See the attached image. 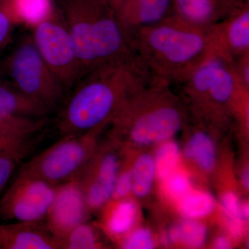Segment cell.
Listing matches in <instances>:
<instances>
[{
    "label": "cell",
    "mask_w": 249,
    "mask_h": 249,
    "mask_svg": "<svg viewBox=\"0 0 249 249\" xmlns=\"http://www.w3.org/2000/svg\"><path fill=\"white\" fill-rule=\"evenodd\" d=\"M151 79L136 54L88 72L76 83L62 109L59 132L62 137L83 133L107 124Z\"/></svg>",
    "instance_id": "1"
},
{
    "label": "cell",
    "mask_w": 249,
    "mask_h": 249,
    "mask_svg": "<svg viewBox=\"0 0 249 249\" xmlns=\"http://www.w3.org/2000/svg\"><path fill=\"white\" fill-rule=\"evenodd\" d=\"M131 47L152 78L170 85L182 84L210 57L222 53L213 26L197 27L175 15L139 30Z\"/></svg>",
    "instance_id": "2"
},
{
    "label": "cell",
    "mask_w": 249,
    "mask_h": 249,
    "mask_svg": "<svg viewBox=\"0 0 249 249\" xmlns=\"http://www.w3.org/2000/svg\"><path fill=\"white\" fill-rule=\"evenodd\" d=\"M60 14L85 75L134 55L116 13L98 0H61Z\"/></svg>",
    "instance_id": "3"
},
{
    "label": "cell",
    "mask_w": 249,
    "mask_h": 249,
    "mask_svg": "<svg viewBox=\"0 0 249 249\" xmlns=\"http://www.w3.org/2000/svg\"><path fill=\"white\" fill-rule=\"evenodd\" d=\"M119 129L127 130L138 145L168 140L182 127L183 113L170 91V84L152 78L134 93L111 119Z\"/></svg>",
    "instance_id": "4"
},
{
    "label": "cell",
    "mask_w": 249,
    "mask_h": 249,
    "mask_svg": "<svg viewBox=\"0 0 249 249\" xmlns=\"http://www.w3.org/2000/svg\"><path fill=\"white\" fill-rule=\"evenodd\" d=\"M103 125L83 133L63 136L24 163L18 174L56 186L76 178L95 151L96 132Z\"/></svg>",
    "instance_id": "5"
},
{
    "label": "cell",
    "mask_w": 249,
    "mask_h": 249,
    "mask_svg": "<svg viewBox=\"0 0 249 249\" xmlns=\"http://www.w3.org/2000/svg\"><path fill=\"white\" fill-rule=\"evenodd\" d=\"M11 83L49 112L62 103L66 91L42 58L32 37L23 39L5 65Z\"/></svg>",
    "instance_id": "6"
},
{
    "label": "cell",
    "mask_w": 249,
    "mask_h": 249,
    "mask_svg": "<svg viewBox=\"0 0 249 249\" xmlns=\"http://www.w3.org/2000/svg\"><path fill=\"white\" fill-rule=\"evenodd\" d=\"M31 37L66 92L85 76L74 42L60 9L52 18L33 28Z\"/></svg>",
    "instance_id": "7"
},
{
    "label": "cell",
    "mask_w": 249,
    "mask_h": 249,
    "mask_svg": "<svg viewBox=\"0 0 249 249\" xmlns=\"http://www.w3.org/2000/svg\"><path fill=\"white\" fill-rule=\"evenodd\" d=\"M58 187L40 178L18 174L0 196V217L20 222L45 221Z\"/></svg>",
    "instance_id": "8"
},
{
    "label": "cell",
    "mask_w": 249,
    "mask_h": 249,
    "mask_svg": "<svg viewBox=\"0 0 249 249\" xmlns=\"http://www.w3.org/2000/svg\"><path fill=\"white\" fill-rule=\"evenodd\" d=\"M94 152L77 178L90 212L101 209L112 197L120 168L115 152L106 151L98 156Z\"/></svg>",
    "instance_id": "9"
},
{
    "label": "cell",
    "mask_w": 249,
    "mask_h": 249,
    "mask_svg": "<svg viewBox=\"0 0 249 249\" xmlns=\"http://www.w3.org/2000/svg\"><path fill=\"white\" fill-rule=\"evenodd\" d=\"M90 211L78 178L58 185L56 196L45 220L51 233L59 239L86 222Z\"/></svg>",
    "instance_id": "10"
},
{
    "label": "cell",
    "mask_w": 249,
    "mask_h": 249,
    "mask_svg": "<svg viewBox=\"0 0 249 249\" xmlns=\"http://www.w3.org/2000/svg\"><path fill=\"white\" fill-rule=\"evenodd\" d=\"M173 15V0H125L116 13L130 44L139 30L158 24Z\"/></svg>",
    "instance_id": "11"
},
{
    "label": "cell",
    "mask_w": 249,
    "mask_h": 249,
    "mask_svg": "<svg viewBox=\"0 0 249 249\" xmlns=\"http://www.w3.org/2000/svg\"><path fill=\"white\" fill-rule=\"evenodd\" d=\"M218 45L232 60L249 53V0L213 26Z\"/></svg>",
    "instance_id": "12"
},
{
    "label": "cell",
    "mask_w": 249,
    "mask_h": 249,
    "mask_svg": "<svg viewBox=\"0 0 249 249\" xmlns=\"http://www.w3.org/2000/svg\"><path fill=\"white\" fill-rule=\"evenodd\" d=\"M0 249H59L45 221L0 224Z\"/></svg>",
    "instance_id": "13"
},
{
    "label": "cell",
    "mask_w": 249,
    "mask_h": 249,
    "mask_svg": "<svg viewBox=\"0 0 249 249\" xmlns=\"http://www.w3.org/2000/svg\"><path fill=\"white\" fill-rule=\"evenodd\" d=\"M244 1H245L173 0V15L193 25L210 28L220 22Z\"/></svg>",
    "instance_id": "14"
},
{
    "label": "cell",
    "mask_w": 249,
    "mask_h": 249,
    "mask_svg": "<svg viewBox=\"0 0 249 249\" xmlns=\"http://www.w3.org/2000/svg\"><path fill=\"white\" fill-rule=\"evenodd\" d=\"M49 113L47 108L24 94L11 82L0 81V117L44 119Z\"/></svg>",
    "instance_id": "15"
},
{
    "label": "cell",
    "mask_w": 249,
    "mask_h": 249,
    "mask_svg": "<svg viewBox=\"0 0 249 249\" xmlns=\"http://www.w3.org/2000/svg\"><path fill=\"white\" fill-rule=\"evenodd\" d=\"M18 24L34 28L52 18L57 9L52 0H10Z\"/></svg>",
    "instance_id": "16"
},
{
    "label": "cell",
    "mask_w": 249,
    "mask_h": 249,
    "mask_svg": "<svg viewBox=\"0 0 249 249\" xmlns=\"http://www.w3.org/2000/svg\"><path fill=\"white\" fill-rule=\"evenodd\" d=\"M46 118L28 119L15 116L0 117V143L21 142L32 138L45 127Z\"/></svg>",
    "instance_id": "17"
},
{
    "label": "cell",
    "mask_w": 249,
    "mask_h": 249,
    "mask_svg": "<svg viewBox=\"0 0 249 249\" xmlns=\"http://www.w3.org/2000/svg\"><path fill=\"white\" fill-rule=\"evenodd\" d=\"M187 158L195 160L202 169L210 170L215 163V151L213 142L208 134L196 132L192 136L185 147Z\"/></svg>",
    "instance_id": "18"
},
{
    "label": "cell",
    "mask_w": 249,
    "mask_h": 249,
    "mask_svg": "<svg viewBox=\"0 0 249 249\" xmlns=\"http://www.w3.org/2000/svg\"><path fill=\"white\" fill-rule=\"evenodd\" d=\"M132 172L134 194L139 197L147 196L151 191L156 175L155 159L149 154L139 156Z\"/></svg>",
    "instance_id": "19"
},
{
    "label": "cell",
    "mask_w": 249,
    "mask_h": 249,
    "mask_svg": "<svg viewBox=\"0 0 249 249\" xmlns=\"http://www.w3.org/2000/svg\"><path fill=\"white\" fill-rule=\"evenodd\" d=\"M56 240L59 249H92L99 247L96 230L87 222Z\"/></svg>",
    "instance_id": "20"
},
{
    "label": "cell",
    "mask_w": 249,
    "mask_h": 249,
    "mask_svg": "<svg viewBox=\"0 0 249 249\" xmlns=\"http://www.w3.org/2000/svg\"><path fill=\"white\" fill-rule=\"evenodd\" d=\"M36 141L33 140L14 148L0 152V196L13 173L31 152Z\"/></svg>",
    "instance_id": "21"
},
{
    "label": "cell",
    "mask_w": 249,
    "mask_h": 249,
    "mask_svg": "<svg viewBox=\"0 0 249 249\" xmlns=\"http://www.w3.org/2000/svg\"><path fill=\"white\" fill-rule=\"evenodd\" d=\"M180 209L186 217L196 219L209 215L214 209L213 198L200 192H189L181 198Z\"/></svg>",
    "instance_id": "22"
},
{
    "label": "cell",
    "mask_w": 249,
    "mask_h": 249,
    "mask_svg": "<svg viewBox=\"0 0 249 249\" xmlns=\"http://www.w3.org/2000/svg\"><path fill=\"white\" fill-rule=\"evenodd\" d=\"M179 148L175 142L163 144L157 151L155 160L156 174L165 180L175 172L179 160Z\"/></svg>",
    "instance_id": "23"
},
{
    "label": "cell",
    "mask_w": 249,
    "mask_h": 249,
    "mask_svg": "<svg viewBox=\"0 0 249 249\" xmlns=\"http://www.w3.org/2000/svg\"><path fill=\"white\" fill-rule=\"evenodd\" d=\"M136 216V205L132 201H122L116 206L109 219V231L115 235L125 233L133 226Z\"/></svg>",
    "instance_id": "24"
},
{
    "label": "cell",
    "mask_w": 249,
    "mask_h": 249,
    "mask_svg": "<svg viewBox=\"0 0 249 249\" xmlns=\"http://www.w3.org/2000/svg\"><path fill=\"white\" fill-rule=\"evenodd\" d=\"M18 25L10 0H0V51L7 45Z\"/></svg>",
    "instance_id": "25"
},
{
    "label": "cell",
    "mask_w": 249,
    "mask_h": 249,
    "mask_svg": "<svg viewBox=\"0 0 249 249\" xmlns=\"http://www.w3.org/2000/svg\"><path fill=\"white\" fill-rule=\"evenodd\" d=\"M181 240L192 248H199L206 242L207 230L200 223L187 221L179 227Z\"/></svg>",
    "instance_id": "26"
},
{
    "label": "cell",
    "mask_w": 249,
    "mask_h": 249,
    "mask_svg": "<svg viewBox=\"0 0 249 249\" xmlns=\"http://www.w3.org/2000/svg\"><path fill=\"white\" fill-rule=\"evenodd\" d=\"M166 189L174 197L182 198L190 192L189 180L181 173L174 172L165 179Z\"/></svg>",
    "instance_id": "27"
},
{
    "label": "cell",
    "mask_w": 249,
    "mask_h": 249,
    "mask_svg": "<svg viewBox=\"0 0 249 249\" xmlns=\"http://www.w3.org/2000/svg\"><path fill=\"white\" fill-rule=\"evenodd\" d=\"M123 247L127 249H152L155 247V240L150 231L139 229L126 239Z\"/></svg>",
    "instance_id": "28"
},
{
    "label": "cell",
    "mask_w": 249,
    "mask_h": 249,
    "mask_svg": "<svg viewBox=\"0 0 249 249\" xmlns=\"http://www.w3.org/2000/svg\"><path fill=\"white\" fill-rule=\"evenodd\" d=\"M132 188H133V178H132V170L124 172L122 174L119 173L112 197L116 199L124 198L132 191Z\"/></svg>",
    "instance_id": "29"
},
{
    "label": "cell",
    "mask_w": 249,
    "mask_h": 249,
    "mask_svg": "<svg viewBox=\"0 0 249 249\" xmlns=\"http://www.w3.org/2000/svg\"><path fill=\"white\" fill-rule=\"evenodd\" d=\"M232 65L241 83L245 88L249 89V53L234 59Z\"/></svg>",
    "instance_id": "30"
},
{
    "label": "cell",
    "mask_w": 249,
    "mask_h": 249,
    "mask_svg": "<svg viewBox=\"0 0 249 249\" xmlns=\"http://www.w3.org/2000/svg\"><path fill=\"white\" fill-rule=\"evenodd\" d=\"M222 204L227 213L232 218L242 219V208L239 204L238 199L235 194L227 193L222 197Z\"/></svg>",
    "instance_id": "31"
},
{
    "label": "cell",
    "mask_w": 249,
    "mask_h": 249,
    "mask_svg": "<svg viewBox=\"0 0 249 249\" xmlns=\"http://www.w3.org/2000/svg\"><path fill=\"white\" fill-rule=\"evenodd\" d=\"M34 140L32 139H27V140L21 141V142H1L0 143V152L5 151V150H9V149L14 148L19 145H22L23 144L27 143V142Z\"/></svg>",
    "instance_id": "32"
},
{
    "label": "cell",
    "mask_w": 249,
    "mask_h": 249,
    "mask_svg": "<svg viewBox=\"0 0 249 249\" xmlns=\"http://www.w3.org/2000/svg\"><path fill=\"white\" fill-rule=\"evenodd\" d=\"M98 1H101V2L103 3V4L107 5V6L111 8L116 14V13L120 9L121 6L124 4L125 0H98Z\"/></svg>",
    "instance_id": "33"
},
{
    "label": "cell",
    "mask_w": 249,
    "mask_h": 249,
    "mask_svg": "<svg viewBox=\"0 0 249 249\" xmlns=\"http://www.w3.org/2000/svg\"><path fill=\"white\" fill-rule=\"evenodd\" d=\"M241 219L237 218H232V220L229 224V229L234 235H240L242 231V226H241Z\"/></svg>",
    "instance_id": "34"
},
{
    "label": "cell",
    "mask_w": 249,
    "mask_h": 249,
    "mask_svg": "<svg viewBox=\"0 0 249 249\" xmlns=\"http://www.w3.org/2000/svg\"><path fill=\"white\" fill-rule=\"evenodd\" d=\"M214 247L217 249H230L231 245L227 238H225V237H219L216 240Z\"/></svg>",
    "instance_id": "35"
},
{
    "label": "cell",
    "mask_w": 249,
    "mask_h": 249,
    "mask_svg": "<svg viewBox=\"0 0 249 249\" xmlns=\"http://www.w3.org/2000/svg\"><path fill=\"white\" fill-rule=\"evenodd\" d=\"M242 183H243L244 186L249 189V169H246L244 173H242Z\"/></svg>",
    "instance_id": "36"
},
{
    "label": "cell",
    "mask_w": 249,
    "mask_h": 249,
    "mask_svg": "<svg viewBox=\"0 0 249 249\" xmlns=\"http://www.w3.org/2000/svg\"><path fill=\"white\" fill-rule=\"evenodd\" d=\"M244 1H247V0H244Z\"/></svg>",
    "instance_id": "37"
},
{
    "label": "cell",
    "mask_w": 249,
    "mask_h": 249,
    "mask_svg": "<svg viewBox=\"0 0 249 249\" xmlns=\"http://www.w3.org/2000/svg\"><path fill=\"white\" fill-rule=\"evenodd\" d=\"M0 72H1V70H0Z\"/></svg>",
    "instance_id": "38"
}]
</instances>
